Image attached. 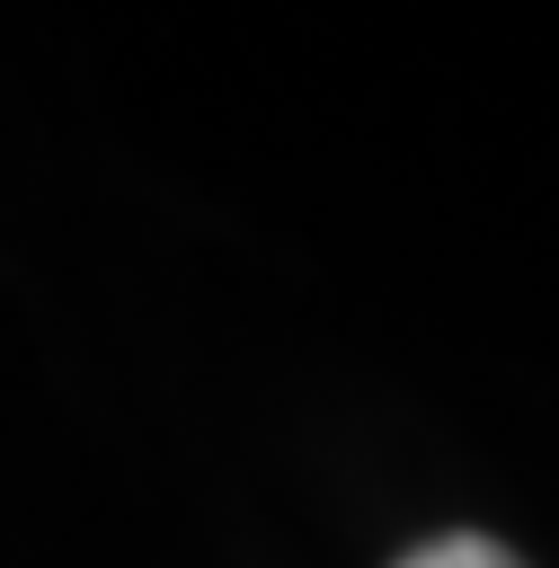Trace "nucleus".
<instances>
[{
  "instance_id": "obj_1",
  "label": "nucleus",
  "mask_w": 559,
  "mask_h": 568,
  "mask_svg": "<svg viewBox=\"0 0 559 568\" xmlns=\"http://www.w3.org/2000/svg\"><path fill=\"white\" fill-rule=\"evenodd\" d=\"M399 568H524L515 550H497L488 532H444V541H417Z\"/></svg>"
}]
</instances>
